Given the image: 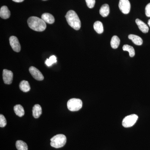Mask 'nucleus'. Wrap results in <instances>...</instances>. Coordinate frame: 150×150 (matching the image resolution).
Instances as JSON below:
<instances>
[{
  "mask_svg": "<svg viewBox=\"0 0 150 150\" xmlns=\"http://www.w3.org/2000/svg\"><path fill=\"white\" fill-rule=\"evenodd\" d=\"M123 49L124 51H127L129 52L130 57H133L135 56V50L132 46L129 45H124L123 46Z\"/></svg>",
  "mask_w": 150,
  "mask_h": 150,
  "instance_id": "412c9836",
  "label": "nucleus"
},
{
  "mask_svg": "<svg viewBox=\"0 0 150 150\" xmlns=\"http://www.w3.org/2000/svg\"><path fill=\"white\" fill-rule=\"evenodd\" d=\"M3 80L6 84H11L12 83L13 73L11 71L4 69L3 72Z\"/></svg>",
  "mask_w": 150,
  "mask_h": 150,
  "instance_id": "0eeeda50",
  "label": "nucleus"
},
{
  "mask_svg": "<svg viewBox=\"0 0 150 150\" xmlns=\"http://www.w3.org/2000/svg\"><path fill=\"white\" fill-rule=\"evenodd\" d=\"M9 42L11 47L14 51L16 52L20 51L21 47L17 38L15 36H11L9 38Z\"/></svg>",
  "mask_w": 150,
  "mask_h": 150,
  "instance_id": "6e6552de",
  "label": "nucleus"
},
{
  "mask_svg": "<svg viewBox=\"0 0 150 150\" xmlns=\"http://www.w3.org/2000/svg\"><path fill=\"white\" fill-rule=\"evenodd\" d=\"M43 1H46V0H43Z\"/></svg>",
  "mask_w": 150,
  "mask_h": 150,
  "instance_id": "cd10ccee",
  "label": "nucleus"
},
{
  "mask_svg": "<svg viewBox=\"0 0 150 150\" xmlns=\"http://www.w3.org/2000/svg\"><path fill=\"white\" fill-rule=\"evenodd\" d=\"M120 40L119 38L116 35L112 36L110 41V45L113 49H116L118 48L120 44Z\"/></svg>",
  "mask_w": 150,
  "mask_h": 150,
  "instance_id": "6ab92c4d",
  "label": "nucleus"
},
{
  "mask_svg": "<svg viewBox=\"0 0 150 150\" xmlns=\"http://www.w3.org/2000/svg\"><path fill=\"white\" fill-rule=\"evenodd\" d=\"M82 101L79 98H71L67 102V107L70 111H78L82 108Z\"/></svg>",
  "mask_w": 150,
  "mask_h": 150,
  "instance_id": "20e7f679",
  "label": "nucleus"
},
{
  "mask_svg": "<svg viewBox=\"0 0 150 150\" xmlns=\"http://www.w3.org/2000/svg\"><path fill=\"white\" fill-rule=\"evenodd\" d=\"M148 24L150 27V19L149 20V21H148Z\"/></svg>",
  "mask_w": 150,
  "mask_h": 150,
  "instance_id": "bb28decb",
  "label": "nucleus"
},
{
  "mask_svg": "<svg viewBox=\"0 0 150 150\" xmlns=\"http://www.w3.org/2000/svg\"><path fill=\"white\" fill-rule=\"evenodd\" d=\"M7 124V121L6 120L5 117L4 115L1 114L0 115V127H5Z\"/></svg>",
  "mask_w": 150,
  "mask_h": 150,
  "instance_id": "5701e85b",
  "label": "nucleus"
},
{
  "mask_svg": "<svg viewBox=\"0 0 150 150\" xmlns=\"http://www.w3.org/2000/svg\"><path fill=\"white\" fill-rule=\"evenodd\" d=\"M14 110L16 114L19 117H22L24 115L25 111L23 107L21 105H16L14 107Z\"/></svg>",
  "mask_w": 150,
  "mask_h": 150,
  "instance_id": "f3484780",
  "label": "nucleus"
},
{
  "mask_svg": "<svg viewBox=\"0 0 150 150\" xmlns=\"http://www.w3.org/2000/svg\"><path fill=\"white\" fill-rule=\"evenodd\" d=\"M86 1L89 8H93L95 4L96 0H86Z\"/></svg>",
  "mask_w": 150,
  "mask_h": 150,
  "instance_id": "b1692460",
  "label": "nucleus"
},
{
  "mask_svg": "<svg viewBox=\"0 0 150 150\" xmlns=\"http://www.w3.org/2000/svg\"><path fill=\"white\" fill-rule=\"evenodd\" d=\"M93 28L98 33L101 34L103 32V25L100 21L95 22L94 23Z\"/></svg>",
  "mask_w": 150,
  "mask_h": 150,
  "instance_id": "a211bd4d",
  "label": "nucleus"
},
{
  "mask_svg": "<svg viewBox=\"0 0 150 150\" xmlns=\"http://www.w3.org/2000/svg\"><path fill=\"white\" fill-rule=\"evenodd\" d=\"M19 88L21 90L24 92H28L30 90V87L29 83L26 81H22L19 84Z\"/></svg>",
  "mask_w": 150,
  "mask_h": 150,
  "instance_id": "dca6fc26",
  "label": "nucleus"
},
{
  "mask_svg": "<svg viewBox=\"0 0 150 150\" xmlns=\"http://www.w3.org/2000/svg\"><path fill=\"white\" fill-rule=\"evenodd\" d=\"M129 39H131L133 43L138 46H141L143 44V40L141 37L138 35L130 34L128 36Z\"/></svg>",
  "mask_w": 150,
  "mask_h": 150,
  "instance_id": "4468645a",
  "label": "nucleus"
},
{
  "mask_svg": "<svg viewBox=\"0 0 150 150\" xmlns=\"http://www.w3.org/2000/svg\"><path fill=\"white\" fill-rule=\"evenodd\" d=\"M56 62H57V60H56V56H52L50 57L49 59H46L45 64L48 67H50L54 63H56Z\"/></svg>",
  "mask_w": 150,
  "mask_h": 150,
  "instance_id": "4be33fe9",
  "label": "nucleus"
},
{
  "mask_svg": "<svg viewBox=\"0 0 150 150\" xmlns=\"http://www.w3.org/2000/svg\"><path fill=\"white\" fill-rule=\"evenodd\" d=\"M68 24L76 30H79L81 27V22L78 15L74 11H69L66 16Z\"/></svg>",
  "mask_w": 150,
  "mask_h": 150,
  "instance_id": "f03ea898",
  "label": "nucleus"
},
{
  "mask_svg": "<svg viewBox=\"0 0 150 150\" xmlns=\"http://www.w3.org/2000/svg\"><path fill=\"white\" fill-rule=\"evenodd\" d=\"M13 1L15 2L16 3H21L24 0H12Z\"/></svg>",
  "mask_w": 150,
  "mask_h": 150,
  "instance_id": "a878e982",
  "label": "nucleus"
},
{
  "mask_svg": "<svg viewBox=\"0 0 150 150\" xmlns=\"http://www.w3.org/2000/svg\"><path fill=\"white\" fill-rule=\"evenodd\" d=\"M41 19L49 24H53L55 22V18L52 15L49 13H44L42 15Z\"/></svg>",
  "mask_w": 150,
  "mask_h": 150,
  "instance_id": "ddd939ff",
  "label": "nucleus"
},
{
  "mask_svg": "<svg viewBox=\"0 0 150 150\" xmlns=\"http://www.w3.org/2000/svg\"><path fill=\"white\" fill-rule=\"evenodd\" d=\"M29 71L32 76L36 80H43V79H44V76H43L42 73L40 72L39 70L38 69L35 67H30Z\"/></svg>",
  "mask_w": 150,
  "mask_h": 150,
  "instance_id": "1a4fd4ad",
  "label": "nucleus"
},
{
  "mask_svg": "<svg viewBox=\"0 0 150 150\" xmlns=\"http://www.w3.org/2000/svg\"><path fill=\"white\" fill-rule=\"evenodd\" d=\"M11 16V12L8 8L6 6H3L0 9V16L2 18L6 19Z\"/></svg>",
  "mask_w": 150,
  "mask_h": 150,
  "instance_id": "9d476101",
  "label": "nucleus"
},
{
  "mask_svg": "<svg viewBox=\"0 0 150 150\" xmlns=\"http://www.w3.org/2000/svg\"><path fill=\"white\" fill-rule=\"evenodd\" d=\"M109 12H110V9H109V6L107 4H105L102 6L99 11L100 15L103 17H107L109 15Z\"/></svg>",
  "mask_w": 150,
  "mask_h": 150,
  "instance_id": "2eb2a0df",
  "label": "nucleus"
},
{
  "mask_svg": "<svg viewBox=\"0 0 150 150\" xmlns=\"http://www.w3.org/2000/svg\"><path fill=\"white\" fill-rule=\"evenodd\" d=\"M16 146L18 150H28V147L27 144L21 140H18L17 141Z\"/></svg>",
  "mask_w": 150,
  "mask_h": 150,
  "instance_id": "aec40b11",
  "label": "nucleus"
},
{
  "mask_svg": "<svg viewBox=\"0 0 150 150\" xmlns=\"http://www.w3.org/2000/svg\"><path fill=\"white\" fill-rule=\"evenodd\" d=\"M136 22L140 30L144 33H147L149 32V28L146 23L139 19H137Z\"/></svg>",
  "mask_w": 150,
  "mask_h": 150,
  "instance_id": "9b49d317",
  "label": "nucleus"
},
{
  "mask_svg": "<svg viewBox=\"0 0 150 150\" xmlns=\"http://www.w3.org/2000/svg\"><path fill=\"white\" fill-rule=\"evenodd\" d=\"M138 116L136 114H131L126 116L122 121V125L125 128H129L134 126L138 120Z\"/></svg>",
  "mask_w": 150,
  "mask_h": 150,
  "instance_id": "39448f33",
  "label": "nucleus"
},
{
  "mask_svg": "<svg viewBox=\"0 0 150 150\" xmlns=\"http://www.w3.org/2000/svg\"><path fill=\"white\" fill-rule=\"evenodd\" d=\"M118 6L123 13L127 14L130 12L131 4L129 0H120Z\"/></svg>",
  "mask_w": 150,
  "mask_h": 150,
  "instance_id": "423d86ee",
  "label": "nucleus"
},
{
  "mask_svg": "<svg viewBox=\"0 0 150 150\" xmlns=\"http://www.w3.org/2000/svg\"><path fill=\"white\" fill-rule=\"evenodd\" d=\"M28 24L31 29L41 32L46 29V22L42 19L35 16L30 17L28 20Z\"/></svg>",
  "mask_w": 150,
  "mask_h": 150,
  "instance_id": "f257e3e1",
  "label": "nucleus"
},
{
  "mask_svg": "<svg viewBox=\"0 0 150 150\" xmlns=\"http://www.w3.org/2000/svg\"><path fill=\"white\" fill-rule=\"evenodd\" d=\"M33 115L35 118H39L42 114V108L39 104H35L33 108Z\"/></svg>",
  "mask_w": 150,
  "mask_h": 150,
  "instance_id": "f8f14e48",
  "label": "nucleus"
},
{
  "mask_svg": "<svg viewBox=\"0 0 150 150\" xmlns=\"http://www.w3.org/2000/svg\"><path fill=\"white\" fill-rule=\"evenodd\" d=\"M67 137L64 134H57L51 139V146L58 149L64 146L67 143Z\"/></svg>",
  "mask_w": 150,
  "mask_h": 150,
  "instance_id": "7ed1b4c3",
  "label": "nucleus"
},
{
  "mask_svg": "<svg viewBox=\"0 0 150 150\" xmlns=\"http://www.w3.org/2000/svg\"><path fill=\"white\" fill-rule=\"evenodd\" d=\"M145 13L147 17H150V3L147 5L145 8Z\"/></svg>",
  "mask_w": 150,
  "mask_h": 150,
  "instance_id": "393cba45",
  "label": "nucleus"
}]
</instances>
